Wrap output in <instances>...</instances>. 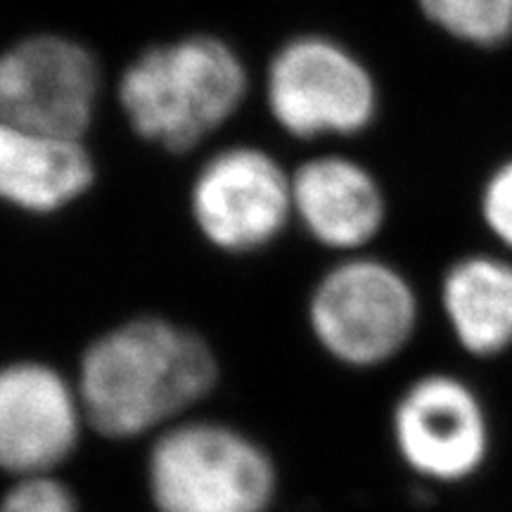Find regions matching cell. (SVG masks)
I'll return each mask as SVG.
<instances>
[{
  "label": "cell",
  "mask_w": 512,
  "mask_h": 512,
  "mask_svg": "<svg viewBox=\"0 0 512 512\" xmlns=\"http://www.w3.org/2000/svg\"><path fill=\"white\" fill-rule=\"evenodd\" d=\"M74 382L88 430L107 441H138L195 415L219 387L221 363L197 330L143 313L95 335Z\"/></svg>",
  "instance_id": "6da1fadb"
},
{
  "label": "cell",
  "mask_w": 512,
  "mask_h": 512,
  "mask_svg": "<svg viewBox=\"0 0 512 512\" xmlns=\"http://www.w3.org/2000/svg\"><path fill=\"white\" fill-rule=\"evenodd\" d=\"M249 74L238 50L211 34H190L138 53L119 76L128 126L166 152H188L240 112Z\"/></svg>",
  "instance_id": "7a4b0ae2"
},
{
  "label": "cell",
  "mask_w": 512,
  "mask_h": 512,
  "mask_svg": "<svg viewBox=\"0 0 512 512\" xmlns=\"http://www.w3.org/2000/svg\"><path fill=\"white\" fill-rule=\"evenodd\" d=\"M143 475L155 512H271L280 494L278 463L254 434L197 413L150 439Z\"/></svg>",
  "instance_id": "3957f363"
},
{
  "label": "cell",
  "mask_w": 512,
  "mask_h": 512,
  "mask_svg": "<svg viewBox=\"0 0 512 512\" xmlns=\"http://www.w3.org/2000/svg\"><path fill=\"white\" fill-rule=\"evenodd\" d=\"M306 325L337 366L368 373L394 363L420 328L411 280L389 261L347 254L313 283Z\"/></svg>",
  "instance_id": "277c9868"
},
{
  "label": "cell",
  "mask_w": 512,
  "mask_h": 512,
  "mask_svg": "<svg viewBox=\"0 0 512 512\" xmlns=\"http://www.w3.org/2000/svg\"><path fill=\"white\" fill-rule=\"evenodd\" d=\"M389 437L403 467L420 482L458 486L489 463L494 425L475 384L458 373L430 370L396 396Z\"/></svg>",
  "instance_id": "5b68a950"
},
{
  "label": "cell",
  "mask_w": 512,
  "mask_h": 512,
  "mask_svg": "<svg viewBox=\"0 0 512 512\" xmlns=\"http://www.w3.org/2000/svg\"><path fill=\"white\" fill-rule=\"evenodd\" d=\"M266 107L297 140L347 138L373 124L377 86L344 43L304 34L285 41L268 62Z\"/></svg>",
  "instance_id": "8992f818"
},
{
  "label": "cell",
  "mask_w": 512,
  "mask_h": 512,
  "mask_svg": "<svg viewBox=\"0 0 512 512\" xmlns=\"http://www.w3.org/2000/svg\"><path fill=\"white\" fill-rule=\"evenodd\" d=\"M190 219L204 242L223 254L264 252L294 219L292 176L261 147H223L192 178Z\"/></svg>",
  "instance_id": "52a82bcc"
},
{
  "label": "cell",
  "mask_w": 512,
  "mask_h": 512,
  "mask_svg": "<svg viewBox=\"0 0 512 512\" xmlns=\"http://www.w3.org/2000/svg\"><path fill=\"white\" fill-rule=\"evenodd\" d=\"M88 430L74 375L41 358L0 366V472L10 479L60 475Z\"/></svg>",
  "instance_id": "ba28073f"
},
{
  "label": "cell",
  "mask_w": 512,
  "mask_h": 512,
  "mask_svg": "<svg viewBox=\"0 0 512 512\" xmlns=\"http://www.w3.org/2000/svg\"><path fill=\"white\" fill-rule=\"evenodd\" d=\"M100 88L98 57L76 38L27 36L0 53V124L83 138Z\"/></svg>",
  "instance_id": "9c48e42d"
},
{
  "label": "cell",
  "mask_w": 512,
  "mask_h": 512,
  "mask_svg": "<svg viewBox=\"0 0 512 512\" xmlns=\"http://www.w3.org/2000/svg\"><path fill=\"white\" fill-rule=\"evenodd\" d=\"M292 214L316 245L361 254L384 226V195L366 166L339 155L306 159L292 174Z\"/></svg>",
  "instance_id": "30bf717a"
},
{
  "label": "cell",
  "mask_w": 512,
  "mask_h": 512,
  "mask_svg": "<svg viewBox=\"0 0 512 512\" xmlns=\"http://www.w3.org/2000/svg\"><path fill=\"white\" fill-rule=\"evenodd\" d=\"M95 183V162L83 138L0 124V202L48 216L72 207Z\"/></svg>",
  "instance_id": "8fae6325"
},
{
  "label": "cell",
  "mask_w": 512,
  "mask_h": 512,
  "mask_svg": "<svg viewBox=\"0 0 512 512\" xmlns=\"http://www.w3.org/2000/svg\"><path fill=\"white\" fill-rule=\"evenodd\" d=\"M448 330L467 356L494 361L512 349V264L496 256H465L441 283Z\"/></svg>",
  "instance_id": "7c38bea8"
},
{
  "label": "cell",
  "mask_w": 512,
  "mask_h": 512,
  "mask_svg": "<svg viewBox=\"0 0 512 512\" xmlns=\"http://www.w3.org/2000/svg\"><path fill=\"white\" fill-rule=\"evenodd\" d=\"M430 22L475 46L494 48L512 36V0H420Z\"/></svg>",
  "instance_id": "4fadbf2b"
},
{
  "label": "cell",
  "mask_w": 512,
  "mask_h": 512,
  "mask_svg": "<svg viewBox=\"0 0 512 512\" xmlns=\"http://www.w3.org/2000/svg\"><path fill=\"white\" fill-rule=\"evenodd\" d=\"M0 512H81L74 489L60 475L12 479Z\"/></svg>",
  "instance_id": "5bb4252c"
},
{
  "label": "cell",
  "mask_w": 512,
  "mask_h": 512,
  "mask_svg": "<svg viewBox=\"0 0 512 512\" xmlns=\"http://www.w3.org/2000/svg\"><path fill=\"white\" fill-rule=\"evenodd\" d=\"M482 211L491 233L512 249V162L491 176L484 190Z\"/></svg>",
  "instance_id": "9a60e30c"
}]
</instances>
